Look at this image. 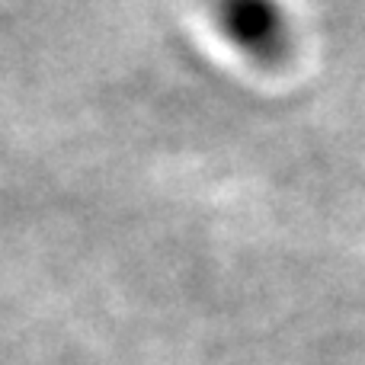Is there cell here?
Returning a JSON list of instances; mask_svg holds the SVG:
<instances>
[{
	"mask_svg": "<svg viewBox=\"0 0 365 365\" xmlns=\"http://www.w3.org/2000/svg\"><path fill=\"white\" fill-rule=\"evenodd\" d=\"M212 13L227 45L250 61L276 68L292 51V23L282 0H212Z\"/></svg>",
	"mask_w": 365,
	"mask_h": 365,
	"instance_id": "cell-1",
	"label": "cell"
}]
</instances>
